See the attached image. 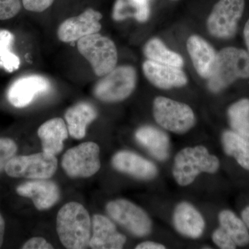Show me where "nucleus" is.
<instances>
[{
    "label": "nucleus",
    "instance_id": "obj_1",
    "mask_svg": "<svg viewBox=\"0 0 249 249\" xmlns=\"http://www.w3.org/2000/svg\"><path fill=\"white\" fill-rule=\"evenodd\" d=\"M91 220L89 213L80 203H67L59 211L56 229L62 245L69 249L89 247Z\"/></svg>",
    "mask_w": 249,
    "mask_h": 249
},
{
    "label": "nucleus",
    "instance_id": "obj_2",
    "mask_svg": "<svg viewBox=\"0 0 249 249\" xmlns=\"http://www.w3.org/2000/svg\"><path fill=\"white\" fill-rule=\"evenodd\" d=\"M249 79V54L246 49L224 47L217 52L208 89L218 93L240 80Z\"/></svg>",
    "mask_w": 249,
    "mask_h": 249
},
{
    "label": "nucleus",
    "instance_id": "obj_3",
    "mask_svg": "<svg viewBox=\"0 0 249 249\" xmlns=\"http://www.w3.org/2000/svg\"><path fill=\"white\" fill-rule=\"evenodd\" d=\"M219 167L217 156L210 153L204 145H196L184 147L175 155L172 173L178 186L186 187L201 174L217 173Z\"/></svg>",
    "mask_w": 249,
    "mask_h": 249
},
{
    "label": "nucleus",
    "instance_id": "obj_4",
    "mask_svg": "<svg viewBox=\"0 0 249 249\" xmlns=\"http://www.w3.org/2000/svg\"><path fill=\"white\" fill-rule=\"evenodd\" d=\"M155 121L165 130L184 134L195 127L196 116L188 105L164 96H157L153 101Z\"/></svg>",
    "mask_w": 249,
    "mask_h": 249
},
{
    "label": "nucleus",
    "instance_id": "obj_5",
    "mask_svg": "<svg viewBox=\"0 0 249 249\" xmlns=\"http://www.w3.org/2000/svg\"><path fill=\"white\" fill-rule=\"evenodd\" d=\"M137 83L135 68L131 65H121L98 80L93 88V94L103 102H121L134 92Z\"/></svg>",
    "mask_w": 249,
    "mask_h": 249
},
{
    "label": "nucleus",
    "instance_id": "obj_6",
    "mask_svg": "<svg viewBox=\"0 0 249 249\" xmlns=\"http://www.w3.org/2000/svg\"><path fill=\"white\" fill-rule=\"evenodd\" d=\"M77 47L98 77L104 76L116 67L117 49L114 42L106 36L98 33L85 36L78 41Z\"/></svg>",
    "mask_w": 249,
    "mask_h": 249
},
{
    "label": "nucleus",
    "instance_id": "obj_7",
    "mask_svg": "<svg viewBox=\"0 0 249 249\" xmlns=\"http://www.w3.org/2000/svg\"><path fill=\"white\" fill-rule=\"evenodd\" d=\"M245 9V0H219L208 17L211 36L221 40L235 37Z\"/></svg>",
    "mask_w": 249,
    "mask_h": 249
},
{
    "label": "nucleus",
    "instance_id": "obj_8",
    "mask_svg": "<svg viewBox=\"0 0 249 249\" xmlns=\"http://www.w3.org/2000/svg\"><path fill=\"white\" fill-rule=\"evenodd\" d=\"M58 160L55 156L40 152L31 155L15 156L5 168L11 178L48 179L56 172Z\"/></svg>",
    "mask_w": 249,
    "mask_h": 249
},
{
    "label": "nucleus",
    "instance_id": "obj_9",
    "mask_svg": "<svg viewBox=\"0 0 249 249\" xmlns=\"http://www.w3.org/2000/svg\"><path fill=\"white\" fill-rule=\"evenodd\" d=\"M109 217L136 237L150 235L152 222L147 213L127 199H119L109 201L106 206Z\"/></svg>",
    "mask_w": 249,
    "mask_h": 249
},
{
    "label": "nucleus",
    "instance_id": "obj_10",
    "mask_svg": "<svg viewBox=\"0 0 249 249\" xmlns=\"http://www.w3.org/2000/svg\"><path fill=\"white\" fill-rule=\"evenodd\" d=\"M62 167L71 178L93 176L101 168L99 146L89 142L72 147L62 157Z\"/></svg>",
    "mask_w": 249,
    "mask_h": 249
},
{
    "label": "nucleus",
    "instance_id": "obj_11",
    "mask_svg": "<svg viewBox=\"0 0 249 249\" xmlns=\"http://www.w3.org/2000/svg\"><path fill=\"white\" fill-rule=\"evenodd\" d=\"M102 14L96 10H85L79 16L70 18L60 24L57 35L61 42L70 43L101 31Z\"/></svg>",
    "mask_w": 249,
    "mask_h": 249
},
{
    "label": "nucleus",
    "instance_id": "obj_12",
    "mask_svg": "<svg viewBox=\"0 0 249 249\" xmlns=\"http://www.w3.org/2000/svg\"><path fill=\"white\" fill-rule=\"evenodd\" d=\"M50 81L40 75H27L18 78L10 85L7 98L15 107H27L39 95L47 92Z\"/></svg>",
    "mask_w": 249,
    "mask_h": 249
},
{
    "label": "nucleus",
    "instance_id": "obj_13",
    "mask_svg": "<svg viewBox=\"0 0 249 249\" xmlns=\"http://www.w3.org/2000/svg\"><path fill=\"white\" fill-rule=\"evenodd\" d=\"M142 72L147 80L155 88L171 89L183 88L188 78L182 68L168 66L146 60L142 65Z\"/></svg>",
    "mask_w": 249,
    "mask_h": 249
},
{
    "label": "nucleus",
    "instance_id": "obj_14",
    "mask_svg": "<svg viewBox=\"0 0 249 249\" xmlns=\"http://www.w3.org/2000/svg\"><path fill=\"white\" fill-rule=\"evenodd\" d=\"M111 165L117 171L140 180H152L158 176V168L153 162L129 150L116 152Z\"/></svg>",
    "mask_w": 249,
    "mask_h": 249
},
{
    "label": "nucleus",
    "instance_id": "obj_15",
    "mask_svg": "<svg viewBox=\"0 0 249 249\" xmlns=\"http://www.w3.org/2000/svg\"><path fill=\"white\" fill-rule=\"evenodd\" d=\"M173 224L178 233L193 240L200 238L206 229V221L202 214L187 201L177 205L174 210Z\"/></svg>",
    "mask_w": 249,
    "mask_h": 249
},
{
    "label": "nucleus",
    "instance_id": "obj_16",
    "mask_svg": "<svg viewBox=\"0 0 249 249\" xmlns=\"http://www.w3.org/2000/svg\"><path fill=\"white\" fill-rule=\"evenodd\" d=\"M16 192L19 196L31 199L39 211L51 209L58 202L60 196L58 185L47 179L23 183L17 187Z\"/></svg>",
    "mask_w": 249,
    "mask_h": 249
},
{
    "label": "nucleus",
    "instance_id": "obj_17",
    "mask_svg": "<svg viewBox=\"0 0 249 249\" xmlns=\"http://www.w3.org/2000/svg\"><path fill=\"white\" fill-rule=\"evenodd\" d=\"M92 234L89 247L93 249H121L127 238L116 229L110 219L101 214H94L91 220Z\"/></svg>",
    "mask_w": 249,
    "mask_h": 249
},
{
    "label": "nucleus",
    "instance_id": "obj_18",
    "mask_svg": "<svg viewBox=\"0 0 249 249\" xmlns=\"http://www.w3.org/2000/svg\"><path fill=\"white\" fill-rule=\"evenodd\" d=\"M134 137L139 145L143 147L155 160L165 161L169 158L171 142L165 131L154 126L143 125L137 129Z\"/></svg>",
    "mask_w": 249,
    "mask_h": 249
},
{
    "label": "nucleus",
    "instance_id": "obj_19",
    "mask_svg": "<svg viewBox=\"0 0 249 249\" xmlns=\"http://www.w3.org/2000/svg\"><path fill=\"white\" fill-rule=\"evenodd\" d=\"M186 47L196 73L204 79H209L213 70L217 52L209 42L197 35L188 37Z\"/></svg>",
    "mask_w": 249,
    "mask_h": 249
},
{
    "label": "nucleus",
    "instance_id": "obj_20",
    "mask_svg": "<svg viewBox=\"0 0 249 249\" xmlns=\"http://www.w3.org/2000/svg\"><path fill=\"white\" fill-rule=\"evenodd\" d=\"M68 134L67 126L61 118H54L46 121L37 129L42 151L54 156L63 150L64 141L68 138Z\"/></svg>",
    "mask_w": 249,
    "mask_h": 249
},
{
    "label": "nucleus",
    "instance_id": "obj_21",
    "mask_svg": "<svg viewBox=\"0 0 249 249\" xmlns=\"http://www.w3.org/2000/svg\"><path fill=\"white\" fill-rule=\"evenodd\" d=\"M98 112L92 105L88 103H77L65 112L69 134L76 139H82L86 135L87 127L97 118Z\"/></svg>",
    "mask_w": 249,
    "mask_h": 249
},
{
    "label": "nucleus",
    "instance_id": "obj_22",
    "mask_svg": "<svg viewBox=\"0 0 249 249\" xmlns=\"http://www.w3.org/2000/svg\"><path fill=\"white\" fill-rule=\"evenodd\" d=\"M219 229L229 236L237 247H245L249 243L248 227L242 218L230 211L224 210L218 214Z\"/></svg>",
    "mask_w": 249,
    "mask_h": 249
},
{
    "label": "nucleus",
    "instance_id": "obj_23",
    "mask_svg": "<svg viewBox=\"0 0 249 249\" xmlns=\"http://www.w3.org/2000/svg\"><path fill=\"white\" fill-rule=\"evenodd\" d=\"M150 16L148 0H116L113 7L112 18L116 22L134 19L144 23Z\"/></svg>",
    "mask_w": 249,
    "mask_h": 249
},
{
    "label": "nucleus",
    "instance_id": "obj_24",
    "mask_svg": "<svg viewBox=\"0 0 249 249\" xmlns=\"http://www.w3.org/2000/svg\"><path fill=\"white\" fill-rule=\"evenodd\" d=\"M221 141L226 155L233 157L242 168L249 170V139L232 130H226Z\"/></svg>",
    "mask_w": 249,
    "mask_h": 249
},
{
    "label": "nucleus",
    "instance_id": "obj_25",
    "mask_svg": "<svg viewBox=\"0 0 249 249\" xmlns=\"http://www.w3.org/2000/svg\"><path fill=\"white\" fill-rule=\"evenodd\" d=\"M143 53L147 60L150 61L178 68L184 66L183 57L168 49L163 41L157 37L147 41L143 47Z\"/></svg>",
    "mask_w": 249,
    "mask_h": 249
},
{
    "label": "nucleus",
    "instance_id": "obj_26",
    "mask_svg": "<svg viewBox=\"0 0 249 249\" xmlns=\"http://www.w3.org/2000/svg\"><path fill=\"white\" fill-rule=\"evenodd\" d=\"M227 116L232 130L249 139V98H241L231 105Z\"/></svg>",
    "mask_w": 249,
    "mask_h": 249
},
{
    "label": "nucleus",
    "instance_id": "obj_27",
    "mask_svg": "<svg viewBox=\"0 0 249 249\" xmlns=\"http://www.w3.org/2000/svg\"><path fill=\"white\" fill-rule=\"evenodd\" d=\"M14 41L11 31L0 29V70L9 73L16 71L20 66V59L12 51Z\"/></svg>",
    "mask_w": 249,
    "mask_h": 249
},
{
    "label": "nucleus",
    "instance_id": "obj_28",
    "mask_svg": "<svg viewBox=\"0 0 249 249\" xmlns=\"http://www.w3.org/2000/svg\"><path fill=\"white\" fill-rule=\"evenodd\" d=\"M18 151V145L9 138H0V173L5 170L9 160L15 157Z\"/></svg>",
    "mask_w": 249,
    "mask_h": 249
},
{
    "label": "nucleus",
    "instance_id": "obj_29",
    "mask_svg": "<svg viewBox=\"0 0 249 249\" xmlns=\"http://www.w3.org/2000/svg\"><path fill=\"white\" fill-rule=\"evenodd\" d=\"M20 0H0V20H6L17 16L20 11Z\"/></svg>",
    "mask_w": 249,
    "mask_h": 249
},
{
    "label": "nucleus",
    "instance_id": "obj_30",
    "mask_svg": "<svg viewBox=\"0 0 249 249\" xmlns=\"http://www.w3.org/2000/svg\"><path fill=\"white\" fill-rule=\"evenodd\" d=\"M212 240L216 246L222 249H234L237 246L233 241L224 233L219 227L212 234Z\"/></svg>",
    "mask_w": 249,
    "mask_h": 249
},
{
    "label": "nucleus",
    "instance_id": "obj_31",
    "mask_svg": "<svg viewBox=\"0 0 249 249\" xmlns=\"http://www.w3.org/2000/svg\"><path fill=\"white\" fill-rule=\"evenodd\" d=\"M53 1L54 0H22V4L27 11L40 13L50 7Z\"/></svg>",
    "mask_w": 249,
    "mask_h": 249
},
{
    "label": "nucleus",
    "instance_id": "obj_32",
    "mask_svg": "<svg viewBox=\"0 0 249 249\" xmlns=\"http://www.w3.org/2000/svg\"><path fill=\"white\" fill-rule=\"evenodd\" d=\"M23 249H53V245L41 237H33L27 241L22 247Z\"/></svg>",
    "mask_w": 249,
    "mask_h": 249
},
{
    "label": "nucleus",
    "instance_id": "obj_33",
    "mask_svg": "<svg viewBox=\"0 0 249 249\" xmlns=\"http://www.w3.org/2000/svg\"><path fill=\"white\" fill-rule=\"evenodd\" d=\"M165 248H166L165 246L158 242H152V241L142 242L135 247L136 249H165Z\"/></svg>",
    "mask_w": 249,
    "mask_h": 249
},
{
    "label": "nucleus",
    "instance_id": "obj_34",
    "mask_svg": "<svg viewBox=\"0 0 249 249\" xmlns=\"http://www.w3.org/2000/svg\"><path fill=\"white\" fill-rule=\"evenodd\" d=\"M243 37L246 47H247L246 50L247 51L249 54V18L247 19V22L245 23V27H244Z\"/></svg>",
    "mask_w": 249,
    "mask_h": 249
},
{
    "label": "nucleus",
    "instance_id": "obj_35",
    "mask_svg": "<svg viewBox=\"0 0 249 249\" xmlns=\"http://www.w3.org/2000/svg\"><path fill=\"white\" fill-rule=\"evenodd\" d=\"M5 232V222L2 216L0 214V248L4 242V236Z\"/></svg>",
    "mask_w": 249,
    "mask_h": 249
},
{
    "label": "nucleus",
    "instance_id": "obj_36",
    "mask_svg": "<svg viewBox=\"0 0 249 249\" xmlns=\"http://www.w3.org/2000/svg\"><path fill=\"white\" fill-rule=\"evenodd\" d=\"M242 220L245 223L246 225L247 226L248 229H249V206L245 208V209L242 211Z\"/></svg>",
    "mask_w": 249,
    "mask_h": 249
}]
</instances>
